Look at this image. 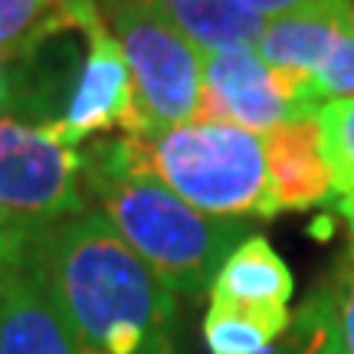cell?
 <instances>
[{
	"mask_svg": "<svg viewBox=\"0 0 354 354\" xmlns=\"http://www.w3.org/2000/svg\"><path fill=\"white\" fill-rule=\"evenodd\" d=\"M338 214L344 216L348 230L354 233V184L348 190H342V194H338Z\"/></svg>",
	"mask_w": 354,
	"mask_h": 354,
	"instance_id": "21",
	"label": "cell"
},
{
	"mask_svg": "<svg viewBox=\"0 0 354 354\" xmlns=\"http://www.w3.org/2000/svg\"><path fill=\"white\" fill-rule=\"evenodd\" d=\"M24 263L86 354H174L177 292L99 210L86 207L33 230Z\"/></svg>",
	"mask_w": 354,
	"mask_h": 354,
	"instance_id": "1",
	"label": "cell"
},
{
	"mask_svg": "<svg viewBox=\"0 0 354 354\" xmlns=\"http://www.w3.org/2000/svg\"><path fill=\"white\" fill-rule=\"evenodd\" d=\"M308 88H312V95H315L318 109H322L325 102L354 95V26L344 30V37L335 43V50L328 53V59L312 73Z\"/></svg>",
	"mask_w": 354,
	"mask_h": 354,
	"instance_id": "17",
	"label": "cell"
},
{
	"mask_svg": "<svg viewBox=\"0 0 354 354\" xmlns=\"http://www.w3.org/2000/svg\"><path fill=\"white\" fill-rule=\"evenodd\" d=\"M236 3H243L246 10L259 13L266 20H272V17H279V13H286V10H295V7H302L308 0H236Z\"/></svg>",
	"mask_w": 354,
	"mask_h": 354,
	"instance_id": "20",
	"label": "cell"
},
{
	"mask_svg": "<svg viewBox=\"0 0 354 354\" xmlns=\"http://www.w3.org/2000/svg\"><path fill=\"white\" fill-rule=\"evenodd\" d=\"M82 187L118 236L184 295L210 289L223 259L250 236V220L203 214L151 174L135 171L118 138L82 151Z\"/></svg>",
	"mask_w": 354,
	"mask_h": 354,
	"instance_id": "2",
	"label": "cell"
},
{
	"mask_svg": "<svg viewBox=\"0 0 354 354\" xmlns=\"http://www.w3.org/2000/svg\"><path fill=\"white\" fill-rule=\"evenodd\" d=\"M69 20L63 0H0V66Z\"/></svg>",
	"mask_w": 354,
	"mask_h": 354,
	"instance_id": "14",
	"label": "cell"
},
{
	"mask_svg": "<svg viewBox=\"0 0 354 354\" xmlns=\"http://www.w3.org/2000/svg\"><path fill=\"white\" fill-rule=\"evenodd\" d=\"M0 354H86L26 263L0 276Z\"/></svg>",
	"mask_w": 354,
	"mask_h": 354,
	"instance_id": "10",
	"label": "cell"
},
{
	"mask_svg": "<svg viewBox=\"0 0 354 354\" xmlns=\"http://www.w3.org/2000/svg\"><path fill=\"white\" fill-rule=\"evenodd\" d=\"M325 289L331 299V315H335L342 354H354V246L338 259L335 276Z\"/></svg>",
	"mask_w": 354,
	"mask_h": 354,
	"instance_id": "18",
	"label": "cell"
},
{
	"mask_svg": "<svg viewBox=\"0 0 354 354\" xmlns=\"http://www.w3.org/2000/svg\"><path fill=\"white\" fill-rule=\"evenodd\" d=\"M266 174L272 216L286 210H308L335 197V174L325 158L318 118H295L263 135Z\"/></svg>",
	"mask_w": 354,
	"mask_h": 354,
	"instance_id": "9",
	"label": "cell"
},
{
	"mask_svg": "<svg viewBox=\"0 0 354 354\" xmlns=\"http://www.w3.org/2000/svg\"><path fill=\"white\" fill-rule=\"evenodd\" d=\"M86 207L76 145L53 125L0 115V216L33 233Z\"/></svg>",
	"mask_w": 354,
	"mask_h": 354,
	"instance_id": "5",
	"label": "cell"
},
{
	"mask_svg": "<svg viewBox=\"0 0 354 354\" xmlns=\"http://www.w3.org/2000/svg\"><path fill=\"white\" fill-rule=\"evenodd\" d=\"M63 3L66 13L86 30V53H82V66L73 82L69 102L59 122H53V128L76 148L105 131L135 135L138 131L135 82L99 0H63Z\"/></svg>",
	"mask_w": 354,
	"mask_h": 354,
	"instance_id": "6",
	"label": "cell"
},
{
	"mask_svg": "<svg viewBox=\"0 0 354 354\" xmlns=\"http://www.w3.org/2000/svg\"><path fill=\"white\" fill-rule=\"evenodd\" d=\"M348 26H354V0H308L295 10L266 20V30L256 39V53L276 73L299 82L312 95L308 79L328 59Z\"/></svg>",
	"mask_w": 354,
	"mask_h": 354,
	"instance_id": "8",
	"label": "cell"
},
{
	"mask_svg": "<svg viewBox=\"0 0 354 354\" xmlns=\"http://www.w3.org/2000/svg\"><path fill=\"white\" fill-rule=\"evenodd\" d=\"M263 354H342L335 315H331V299L325 286L312 292L299 305V312H292L289 328Z\"/></svg>",
	"mask_w": 354,
	"mask_h": 354,
	"instance_id": "15",
	"label": "cell"
},
{
	"mask_svg": "<svg viewBox=\"0 0 354 354\" xmlns=\"http://www.w3.org/2000/svg\"><path fill=\"white\" fill-rule=\"evenodd\" d=\"M318 105L299 82L276 73L256 46L203 53V92L194 122H227L256 135L315 115Z\"/></svg>",
	"mask_w": 354,
	"mask_h": 354,
	"instance_id": "7",
	"label": "cell"
},
{
	"mask_svg": "<svg viewBox=\"0 0 354 354\" xmlns=\"http://www.w3.org/2000/svg\"><path fill=\"white\" fill-rule=\"evenodd\" d=\"M292 312H263L246 305L210 302L203 315V342L210 354H263L289 328Z\"/></svg>",
	"mask_w": 354,
	"mask_h": 354,
	"instance_id": "13",
	"label": "cell"
},
{
	"mask_svg": "<svg viewBox=\"0 0 354 354\" xmlns=\"http://www.w3.org/2000/svg\"><path fill=\"white\" fill-rule=\"evenodd\" d=\"M122 158L210 216H272L263 135L227 122H184L118 138Z\"/></svg>",
	"mask_w": 354,
	"mask_h": 354,
	"instance_id": "3",
	"label": "cell"
},
{
	"mask_svg": "<svg viewBox=\"0 0 354 354\" xmlns=\"http://www.w3.org/2000/svg\"><path fill=\"white\" fill-rule=\"evenodd\" d=\"M167 20L201 53L256 46L266 30V17L246 10L236 0H184Z\"/></svg>",
	"mask_w": 354,
	"mask_h": 354,
	"instance_id": "12",
	"label": "cell"
},
{
	"mask_svg": "<svg viewBox=\"0 0 354 354\" xmlns=\"http://www.w3.org/2000/svg\"><path fill=\"white\" fill-rule=\"evenodd\" d=\"M26 240H30V230L17 227V223L0 216V276H7L10 269L24 263Z\"/></svg>",
	"mask_w": 354,
	"mask_h": 354,
	"instance_id": "19",
	"label": "cell"
},
{
	"mask_svg": "<svg viewBox=\"0 0 354 354\" xmlns=\"http://www.w3.org/2000/svg\"><path fill=\"white\" fill-rule=\"evenodd\" d=\"M325 158L335 174V197L354 184V95L325 102L315 112Z\"/></svg>",
	"mask_w": 354,
	"mask_h": 354,
	"instance_id": "16",
	"label": "cell"
},
{
	"mask_svg": "<svg viewBox=\"0 0 354 354\" xmlns=\"http://www.w3.org/2000/svg\"><path fill=\"white\" fill-rule=\"evenodd\" d=\"M292 292H295V282L286 259L269 246L266 236L250 233L216 269L210 282V302L246 305L263 312H289Z\"/></svg>",
	"mask_w": 354,
	"mask_h": 354,
	"instance_id": "11",
	"label": "cell"
},
{
	"mask_svg": "<svg viewBox=\"0 0 354 354\" xmlns=\"http://www.w3.org/2000/svg\"><path fill=\"white\" fill-rule=\"evenodd\" d=\"M102 13L135 82L138 131L194 122L203 92V53L151 7L109 3Z\"/></svg>",
	"mask_w": 354,
	"mask_h": 354,
	"instance_id": "4",
	"label": "cell"
}]
</instances>
